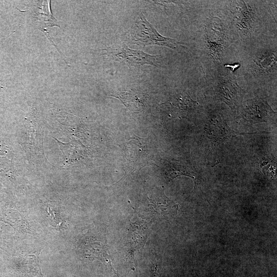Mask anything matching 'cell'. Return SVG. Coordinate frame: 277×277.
Listing matches in <instances>:
<instances>
[{"instance_id":"19","label":"cell","mask_w":277,"mask_h":277,"mask_svg":"<svg viewBox=\"0 0 277 277\" xmlns=\"http://www.w3.org/2000/svg\"><path fill=\"white\" fill-rule=\"evenodd\" d=\"M239 64H227L225 65V67L229 68L232 72H234L236 69L239 68L240 67Z\"/></svg>"},{"instance_id":"16","label":"cell","mask_w":277,"mask_h":277,"mask_svg":"<svg viewBox=\"0 0 277 277\" xmlns=\"http://www.w3.org/2000/svg\"><path fill=\"white\" fill-rule=\"evenodd\" d=\"M0 249L4 250L7 254H10L13 249L8 242H7L3 238L0 236Z\"/></svg>"},{"instance_id":"4","label":"cell","mask_w":277,"mask_h":277,"mask_svg":"<svg viewBox=\"0 0 277 277\" xmlns=\"http://www.w3.org/2000/svg\"><path fill=\"white\" fill-rule=\"evenodd\" d=\"M41 249L14 250L10 254L9 264L18 277H44L39 262Z\"/></svg>"},{"instance_id":"14","label":"cell","mask_w":277,"mask_h":277,"mask_svg":"<svg viewBox=\"0 0 277 277\" xmlns=\"http://www.w3.org/2000/svg\"><path fill=\"white\" fill-rule=\"evenodd\" d=\"M119 98L126 107L137 112L144 106L143 97L131 91L117 93L112 95Z\"/></svg>"},{"instance_id":"10","label":"cell","mask_w":277,"mask_h":277,"mask_svg":"<svg viewBox=\"0 0 277 277\" xmlns=\"http://www.w3.org/2000/svg\"><path fill=\"white\" fill-rule=\"evenodd\" d=\"M275 115L267 102L261 98L248 100L243 109L244 118L251 124L267 122Z\"/></svg>"},{"instance_id":"12","label":"cell","mask_w":277,"mask_h":277,"mask_svg":"<svg viewBox=\"0 0 277 277\" xmlns=\"http://www.w3.org/2000/svg\"><path fill=\"white\" fill-rule=\"evenodd\" d=\"M163 171L165 178L168 182L177 176H186L192 179L195 183V177L193 170L186 165L167 162L163 166Z\"/></svg>"},{"instance_id":"8","label":"cell","mask_w":277,"mask_h":277,"mask_svg":"<svg viewBox=\"0 0 277 277\" xmlns=\"http://www.w3.org/2000/svg\"><path fill=\"white\" fill-rule=\"evenodd\" d=\"M84 238L80 241L78 245L79 250L82 256L86 259L102 261L118 277H120L111 265L105 243L96 236H85Z\"/></svg>"},{"instance_id":"2","label":"cell","mask_w":277,"mask_h":277,"mask_svg":"<svg viewBox=\"0 0 277 277\" xmlns=\"http://www.w3.org/2000/svg\"><path fill=\"white\" fill-rule=\"evenodd\" d=\"M131 36L132 44L143 47L156 45L175 49L181 44L174 38L161 35L142 12L132 28Z\"/></svg>"},{"instance_id":"15","label":"cell","mask_w":277,"mask_h":277,"mask_svg":"<svg viewBox=\"0 0 277 277\" xmlns=\"http://www.w3.org/2000/svg\"><path fill=\"white\" fill-rule=\"evenodd\" d=\"M276 52H269L258 57L254 62L260 68L267 70L276 64Z\"/></svg>"},{"instance_id":"6","label":"cell","mask_w":277,"mask_h":277,"mask_svg":"<svg viewBox=\"0 0 277 277\" xmlns=\"http://www.w3.org/2000/svg\"><path fill=\"white\" fill-rule=\"evenodd\" d=\"M205 38L209 55L215 62L221 61L226 47L224 26L217 17L208 19L206 25Z\"/></svg>"},{"instance_id":"5","label":"cell","mask_w":277,"mask_h":277,"mask_svg":"<svg viewBox=\"0 0 277 277\" xmlns=\"http://www.w3.org/2000/svg\"><path fill=\"white\" fill-rule=\"evenodd\" d=\"M199 104L185 92L172 95L160 106L161 116L166 120L175 118L188 119L196 112Z\"/></svg>"},{"instance_id":"13","label":"cell","mask_w":277,"mask_h":277,"mask_svg":"<svg viewBox=\"0 0 277 277\" xmlns=\"http://www.w3.org/2000/svg\"><path fill=\"white\" fill-rule=\"evenodd\" d=\"M239 6L237 7L238 13L236 17V25L239 30L244 33L250 31L253 18L251 10L247 7L244 1L239 2Z\"/></svg>"},{"instance_id":"18","label":"cell","mask_w":277,"mask_h":277,"mask_svg":"<svg viewBox=\"0 0 277 277\" xmlns=\"http://www.w3.org/2000/svg\"><path fill=\"white\" fill-rule=\"evenodd\" d=\"M150 277H161L160 271L156 266H154L152 269Z\"/></svg>"},{"instance_id":"3","label":"cell","mask_w":277,"mask_h":277,"mask_svg":"<svg viewBox=\"0 0 277 277\" xmlns=\"http://www.w3.org/2000/svg\"><path fill=\"white\" fill-rule=\"evenodd\" d=\"M104 54L113 60L129 66L138 67L145 64L159 67V57L147 54L142 51L129 49L125 44L113 45L108 46Z\"/></svg>"},{"instance_id":"7","label":"cell","mask_w":277,"mask_h":277,"mask_svg":"<svg viewBox=\"0 0 277 277\" xmlns=\"http://www.w3.org/2000/svg\"><path fill=\"white\" fill-rule=\"evenodd\" d=\"M39 215L48 228L64 233L69 228V221L65 208L60 203L44 202L39 207Z\"/></svg>"},{"instance_id":"11","label":"cell","mask_w":277,"mask_h":277,"mask_svg":"<svg viewBox=\"0 0 277 277\" xmlns=\"http://www.w3.org/2000/svg\"><path fill=\"white\" fill-rule=\"evenodd\" d=\"M9 163L6 159L0 157V182L10 191H18L22 189L23 182Z\"/></svg>"},{"instance_id":"1","label":"cell","mask_w":277,"mask_h":277,"mask_svg":"<svg viewBox=\"0 0 277 277\" xmlns=\"http://www.w3.org/2000/svg\"><path fill=\"white\" fill-rule=\"evenodd\" d=\"M0 222L11 226L21 236H35L37 226L29 215L10 196L0 205Z\"/></svg>"},{"instance_id":"9","label":"cell","mask_w":277,"mask_h":277,"mask_svg":"<svg viewBox=\"0 0 277 277\" xmlns=\"http://www.w3.org/2000/svg\"><path fill=\"white\" fill-rule=\"evenodd\" d=\"M215 94L219 100L235 109L242 104L244 92L238 84L236 78L230 75L219 81L215 88Z\"/></svg>"},{"instance_id":"17","label":"cell","mask_w":277,"mask_h":277,"mask_svg":"<svg viewBox=\"0 0 277 277\" xmlns=\"http://www.w3.org/2000/svg\"><path fill=\"white\" fill-rule=\"evenodd\" d=\"M10 196V194L0 185V205Z\"/></svg>"}]
</instances>
